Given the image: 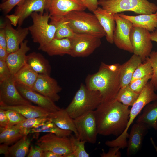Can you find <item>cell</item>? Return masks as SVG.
Listing matches in <instances>:
<instances>
[{"instance_id":"cell-1","label":"cell","mask_w":157,"mask_h":157,"mask_svg":"<svg viewBox=\"0 0 157 157\" xmlns=\"http://www.w3.org/2000/svg\"><path fill=\"white\" fill-rule=\"evenodd\" d=\"M130 109L115 99L101 102L94 110L98 134L119 136L126 128Z\"/></svg>"},{"instance_id":"cell-2","label":"cell","mask_w":157,"mask_h":157,"mask_svg":"<svg viewBox=\"0 0 157 157\" xmlns=\"http://www.w3.org/2000/svg\"><path fill=\"white\" fill-rule=\"evenodd\" d=\"M119 72L111 70L108 64L102 62L97 72L87 76L85 85L89 89L99 92L101 102L114 99L121 88Z\"/></svg>"},{"instance_id":"cell-3","label":"cell","mask_w":157,"mask_h":157,"mask_svg":"<svg viewBox=\"0 0 157 157\" xmlns=\"http://www.w3.org/2000/svg\"><path fill=\"white\" fill-rule=\"evenodd\" d=\"M155 91L153 85L148 82L130 109L129 121L125 130L116 139L106 141L105 144L106 146L110 147H117L122 149L127 147V138L129 135L128 131L129 127L146 105L157 100V94Z\"/></svg>"},{"instance_id":"cell-4","label":"cell","mask_w":157,"mask_h":157,"mask_svg":"<svg viewBox=\"0 0 157 157\" xmlns=\"http://www.w3.org/2000/svg\"><path fill=\"white\" fill-rule=\"evenodd\" d=\"M101 102L99 91L91 90L82 83L65 109L74 119L87 112L94 110Z\"/></svg>"},{"instance_id":"cell-5","label":"cell","mask_w":157,"mask_h":157,"mask_svg":"<svg viewBox=\"0 0 157 157\" xmlns=\"http://www.w3.org/2000/svg\"><path fill=\"white\" fill-rule=\"evenodd\" d=\"M64 16L75 33L88 34L100 38L106 36L105 31L94 14L84 11H73Z\"/></svg>"},{"instance_id":"cell-6","label":"cell","mask_w":157,"mask_h":157,"mask_svg":"<svg viewBox=\"0 0 157 157\" xmlns=\"http://www.w3.org/2000/svg\"><path fill=\"white\" fill-rule=\"evenodd\" d=\"M99 5L113 14L131 11L137 14H150L157 11V6L147 0H99Z\"/></svg>"},{"instance_id":"cell-7","label":"cell","mask_w":157,"mask_h":157,"mask_svg":"<svg viewBox=\"0 0 157 157\" xmlns=\"http://www.w3.org/2000/svg\"><path fill=\"white\" fill-rule=\"evenodd\" d=\"M30 16L33 24L28 28L33 42L39 44V49L54 38L56 28L49 23L50 16L47 11L43 14L34 12Z\"/></svg>"},{"instance_id":"cell-8","label":"cell","mask_w":157,"mask_h":157,"mask_svg":"<svg viewBox=\"0 0 157 157\" xmlns=\"http://www.w3.org/2000/svg\"><path fill=\"white\" fill-rule=\"evenodd\" d=\"M69 39L71 43L70 55L73 57L88 56L101 44L100 38L87 34L75 33Z\"/></svg>"},{"instance_id":"cell-9","label":"cell","mask_w":157,"mask_h":157,"mask_svg":"<svg viewBox=\"0 0 157 157\" xmlns=\"http://www.w3.org/2000/svg\"><path fill=\"white\" fill-rule=\"evenodd\" d=\"M79 140L91 144L96 143L98 134L94 110L74 119Z\"/></svg>"},{"instance_id":"cell-10","label":"cell","mask_w":157,"mask_h":157,"mask_svg":"<svg viewBox=\"0 0 157 157\" xmlns=\"http://www.w3.org/2000/svg\"><path fill=\"white\" fill-rule=\"evenodd\" d=\"M150 33L146 29L133 26L130 31V39L133 53L139 56L142 62L145 60L152 52L153 45Z\"/></svg>"},{"instance_id":"cell-11","label":"cell","mask_w":157,"mask_h":157,"mask_svg":"<svg viewBox=\"0 0 157 157\" xmlns=\"http://www.w3.org/2000/svg\"><path fill=\"white\" fill-rule=\"evenodd\" d=\"M43 151H50L64 156L72 152L69 137H62L51 133L41 136L35 142Z\"/></svg>"},{"instance_id":"cell-12","label":"cell","mask_w":157,"mask_h":157,"mask_svg":"<svg viewBox=\"0 0 157 157\" xmlns=\"http://www.w3.org/2000/svg\"><path fill=\"white\" fill-rule=\"evenodd\" d=\"M116 25L113 32V43L119 48L133 53L130 35L133 27L132 23L128 20L120 16L118 13L114 15Z\"/></svg>"},{"instance_id":"cell-13","label":"cell","mask_w":157,"mask_h":157,"mask_svg":"<svg viewBox=\"0 0 157 157\" xmlns=\"http://www.w3.org/2000/svg\"><path fill=\"white\" fill-rule=\"evenodd\" d=\"M28 104H32V103L24 98L17 90L13 75L0 83V105Z\"/></svg>"},{"instance_id":"cell-14","label":"cell","mask_w":157,"mask_h":157,"mask_svg":"<svg viewBox=\"0 0 157 157\" xmlns=\"http://www.w3.org/2000/svg\"><path fill=\"white\" fill-rule=\"evenodd\" d=\"M32 89L55 102L60 98L58 93L62 88L50 76L38 74Z\"/></svg>"},{"instance_id":"cell-15","label":"cell","mask_w":157,"mask_h":157,"mask_svg":"<svg viewBox=\"0 0 157 157\" xmlns=\"http://www.w3.org/2000/svg\"><path fill=\"white\" fill-rule=\"evenodd\" d=\"M16 88L20 94L25 99L50 113L53 112L61 108L50 99L25 86L15 83Z\"/></svg>"},{"instance_id":"cell-16","label":"cell","mask_w":157,"mask_h":157,"mask_svg":"<svg viewBox=\"0 0 157 157\" xmlns=\"http://www.w3.org/2000/svg\"><path fill=\"white\" fill-rule=\"evenodd\" d=\"M86 8L77 0H48L46 10L50 16H64L73 11H84Z\"/></svg>"},{"instance_id":"cell-17","label":"cell","mask_w":157,"mask_h":157,"mask_svg":"<svg viewBox=\"0 0 157 157\" xmlns=\"http://www.w3.org/2000/svg\"><path fill=\"white\" fill-rule=\"evenodd\" d=\"M149 129L147 125L142 123L136 122L133 125L128 137L126 147L127 156L134 155L140 150Z\"/></svg>"},{"instance_id":"cell-18","label":"cell","mask_w":157,"mask_h":157,"mask_svg":"<svg viewBox=\"0 0 157 157\" xmlns=\"http://www.w3.org/2000/svg\"><path fill=\"white\" fill-rule=\"evenodd\" d=\"M5 23V29L6 36L7 50L9 53L14 52L19 48L20 44L24 40L28 34V28L18 27L15 29L10 21L6 20Z\"/></svg>"},{"instance_id":"cell-19","label":"cell","mask_w":157,"mask_h":157,"mask_svg":"<svg viewBox=\"0 0 157 157\" xmlns=\"http://www.w3.org/2000/svg\"><path fill=\"white\" fill-rule=\"evenodd\" d=\"M48 0H25L17 6L14 14L18 15L19 18L18 26H21L24 20L33 12L44 13L46 10Z\"/></svg>"},{"instance_id":"cell-20","label":"cell","mask_w":157,"mask_h":157,"mask_svg":"<svg viewBox=\"0 0 157 157\" xmlns=\"http://www.w3.org/2000/svg\"><path fill=\"white\" fill-rule=\"evenodd\" d=\"M28 40H24L16 51L9 53L6 62L11 74L14 75L26 64L27 53L30 50Z\"/></svg>"},{"instance_id":"cell-21","label":"cell","mask_w":157,"mask_h":157,"mask_svg":"<svg viewBox=\"0 0 157 157\" xmlns=\"http://www.w3.org/2000/svg\"><path fill=\"white\" fill-rule=\"evenodd\" d=\"M93 12L106 33L107 41L113 43V34L116 26L115 14L101 7H98Z\"/></svg>"},{"instance_id":"cell-22","label":"cell","mask_w":157,"mask_h":157,"mask_svg":"<svg viewBox=\"0 0 157 157\" xmlns=\"http://www.w3.org/2000/svg\"><path fill=\"white\" fill-rule=\"evenodd\" d=\"M71 43L68 38L58 39L54 38L50 42L38 49L46 52L49 56L70 55Z\"/></svg>"},{"instance_id":"cell-23","label":"cell","mask_w":157,"mask_h":157,"mask_svg":"<svg viewBox=\"0 0 157 157\" xmlns=\"http://www.w3.org/2000/svg\"><path fill=\"white\" fill-rule=\"evenodd\" d=\"M0 108L5 110H11L16 111L22 114L26 119L49 117L51 113L40 107L32 104L14 106L0 105Z\"/></svg>"},{"instance_id":"cell-24","label":"cell","mask_w":157,"mask_h":157,"mask_svg":"<svg viewBox=\"0 0 157 157\" xmlns=\"http://www.w3.org/2000/svg\"><path fill=\"white\" fill-rule=\"evenodd\" d=\"M142 62L141 57L134 54L128 61L121 65L119 78L121 88L129 85L135 71Z\"/></svg>"},{"instance_id":"cell-25","label":"cell","mask_w":157,"mask_h":157,"mask_svg":"<svg viewBox=\"0 0 157 157\" xmlns=\"http://www.w3.org/2000/svg\"><path fill=\"white\" fill-rule=\"evenodd\" d=\"M119 15L129 20L133 26L146 29L152 32L157 28V17L155 13L150 14H141L137 16H130L124 14Z\"/></svg>"},{"instance_id":"cell-26","label":"cell","mask_w":157,"mask_h":157,"mask_svg":"<svg viewBox=\"0 0 157 157\" xmlns=\"http://www.w3.org/2000/svg\"><path fill=\"white\" fill-rule=\"evenodd\" d=\"M49 117L50 120L58 127L63 130L71 131L74 133L75 137L77 136V132L74 119L70 116L65 109L60 108L51 113Z\"/></svg>"},{"instance_id":"cell-27","label":"cell","mask_w":157,"mask_h":157,"mask_svg":"<svg viewBox=\"0 0 157 157\" xmlns=\"http://www.w3.org/2000/svg\"><path fill=\"white\" fill-rule=\"evenodd\" d=\"M26 63L38 74L50 76L51 65L48 60L41 54L33 52L28 54Z\"/></svg>"},{"instance_id":"cell-28","label":"cell","mask_w":157,"mask_h":157,"mask_svg":"<svg viewBox=\"0 0 157 157\" xmlns=\"http://www.w3.org/2000/svg\"><path fill=\"white\" fill-rule=\"evenodd\" d=\"M142 113L138 116L136 122L145 124L149 128L157 130V100L146 105Z\"/></svg>"},{"instance_id":"cell-29","label":"cell","mask_w":157,"mask_h":157,"mask_svg":"<svg viewBox=\"0 0 157 157\" xmlns=\"http://www.w3.org/2000/svg\"><path fill=\"white\" fill-rule=\"evenodd\" d=\"M50 21L49 23L54 25L56 29L54 38L61 39L71 38L74 33L69 25L65 16H50Z\"/></svg>"},{"instance_id":"cell-30","label":"cell","mask_w":157,"mask_h":157,"mask_svg":"<svg viewBox=\"0 0 157 157\" xmlns=\"http://www.w3.org/2000/svg\"><path fill=\"white\" fill-rule=\"evenodd\" d=\"M38 75L26 63L14 75L16 83L32 89Z\"/></svg>"},{"instance_id":"cell-31","label":"cell","mask_w":157,"mask_h":157,"mask_svg":"<svg viewBox=\"0 0 157 157\" xmlns=\"http://www.w3.org/2000/svg\"><path fill=\"white\" fill-rule=\"evenodd\" d=\"M26 135L21 129L15 125L6 128L0 127V143L8 145L15 143Z\"/></svg>"},{"instance_id":"cell-32","label":"cell","mask_w":157,"mask_h":157,"mask_svg":"<svg viewBox=\"0 0 157 157\" xmlns=\"http://www.w3.org/2000/svg\"><path fill=\"white\" fill-rule=\"evenodd\" d=\"M72 132L71 131L60 128L50 120L36 127L31 129L29 131V134L40 133H51L62 137H69L72 135Z\"/></svg>"},{"instance_id":"cell-33","label":"cell","mask_w":157,"mask_h":157,"mask_svg":"<svg viewBox=\"0 0 157 157\" xmlns=\"http://www.w3.org/2000/svg\"><path fill=\"white\" fill-rule=\"evenodd\" d=\"M31 142V140L27 135L24 136L9 147V157H25L28 153Z\"/></svg>"},{"instance_id":"cell-34","label":"cell","mask_w":157,"mask_h":157,"mask_svg":"<svg viewBox=\"0 0 157 157\" xmlns=\"http://www.w3.org/2000/svg\"><path fill=\"white\" fill-rule=\"evenodd\" d=\"M139 94L133 91L128 85L121 88L115 99L124 105L129 107L133 105Z\"/></svg>"},{"instance_id":"cell-35","label":"cell","mask_w":157,"mask_h":157,"mask_svg":"<svg viewBox=\"0 0 157 157\" xmlns=\"http://www.w3.org/2000/svg\"><path fill=\"white\" fill-rule=\"evenodd\" d=\"M50 120L49 117H42L26 119L23 122L15 126L21 129L26 135L29 134L30 130Z\"/></svg>"},{"instance_id":"cell-36","label":"cell","mask_w":157,"mask_h":157,"mask_svg":"<svg viewBox=\"0 0 157 157\" xmlns=\"http://www.w3.org/2000/svg\"><path fill=\"white\" fill-rule=\"evenodd\" d=\"M72 150L75 157H88L89 154L86 151L85 147V141H82L71 135L69 137Z\"/></svg>"},{"instance_id":"cell-37","label":"cell","mask_w":157,"mask_h":157,"mask_svg":"<svg viewBox=\"0 0 157 157\" xmlns=\"http://www.w3.org/2000/svg\"><path fill=\"white\" fill-rule=\"evenodd\" d=\"M152 69L151 63L149 60L146 58L144 63H142L140 64L136 69L131 82L152 74Z\"/></svg>"},{"instance_id":"cell-38","label":"cell","mask_w":157,"mask_h":157,"mask_svg":"<svg viewBox=\"0 0 157 157\" xmlns=\"http://www.w3.org/2000/svg\"><path fill=\"white\" fill-rule=\"evenodd\" d=\"M146 58L149 60L151 66L153 73L150 82L153 85L156 91L157 90V50L152 51Z\"/></svg>"},{"instance_id":"cell-39","label":"cell","mask_w":157,"mask_h":157,"mask_svg":"<svg viewBox=\"0 0 157 157\" xmlns=\"http://www.w3.org/2000/svg\"><path fill=\"white\" fill-rule=\"evenodd\" d=\"M152 74L144 78L135 80L131 82L129 85L130 88L134 92L140 94L150 79Z\"/></svg>"},{"instance_id":"cell-40","label":"cell","mask_w":157,"mask_h":157,"mask_svg":"<svg viewBox=\"0 0 157 157\" xmlns=\"http://www.w3.org/2000/svg\"><path fill=\"white\" fill-rule=\"evenodd\" d=\"M9 121V126L16 125L26 120V119L20 113L11 110H5Z\"/></svg>"},{"instance_id":"cell-41","label":"cell","mask_w":157,"mask_h":157,"mask_svg":"<svg viewBox=\"0 0 157 157\" xmlns=\"http://www.w3.org/2000/svg\"><path fill=\"white\" fill-rule=\"evenodd\" d=\"M25 0H7L0 4V9L5 14H7L15 6L19 5Z\"/></svg>"},{"instance_id":"cell-42","label":"cell","mask_w":157,"mask_h":157,"mask_svg":"<svg viewBox=\"0 0 157 157\" xmlns=\"http://www.w3.org/2000/svg\"><path fill=\"white\" fill-rule=\"evenodd\" d=\"M11 75L6 61L0 60V83L8 78Z\"/></svg>"},{"instance_id":"cell-43","label":"cell","mask_w":157,"mask_h":157,"mask_svg":"<svg viewBox=\"0 0 157 157\" xmlns=\"http://www.w3.org/2000/svg\"><path fill=\"white\" fill-rule=\"evenodd\" d=\"M120 149V147H110L108 152H105L103 151L100 156L101 157H120L121 154Z\"/></svg>"},{"instance_id":"cell-44","label":"cell","mask_w":157,"mask_h":157,"mask_svg":"<svg viewBox=\"0 0 157 157\" xmlns=\"http://www.w3.org/2000/svg\"><path fill=\"white\" fill-rule=\"evenodd\" d=\"M44 151L39 146L31 145L27 157H43Z\"/></svg>"},{"instance_id":"cell-45","label":"cell","mask_w":157,"mask_h":157,"mask_svg":"<svg viewBox=\"0 0 157 157\" xmlns=\"http://www.w3.org/2000/svg\"><path fill=\"white\" fill-rule=\"evenodd\" d=\"M0 47L7 49L6 36L5 29V23L1 22L0 28Z\"/></svg>"},{"instance_id":"cell-46","label":"cell","mask_w":157,"mask_h":157,"mask_svg":"<svg viewBox=\"0 0 157 157\" xmlns=\"http://www.w3.org/2000/svg\"><path fill=\"white\" fill-rule=\"evenodd\" d=\"M83 3L89 11L92 12L98 7V0H83Z\"/></svg>"},{"instance_id":"cell-47","label":"cell","mask_w":157,"mask_h":157,"mask_svg":"<svg viewBox=\"0 0 157 157\" xmlns=\"http://www.w3.org/2000/svg\"><path fill=\"white\" fill-rule=\"evenodd\" d=\"M9 126V121L5 110L0 108V127L6 128Z\"/></svg>"},{"instance_id":"cell-48","label":"cell","mask_w":157,"mask_h":157,"mask_svg":"<svg viewBox=\"0 0 157 157\" xmlns=\"http://www.w3.org/2000/svg\"><path fill=\"white\" fill-rule=\"evenodd\" d=\"M6 17L10 21L11 24L14 26H16L18 24L19 18L18 15L13 14L9 15H7Z\"/></svg>"},{"instance_id":"cell-49","label":"cell","mask_w":157,"mask_h":157,"mask_svg":"<svg viewBox=\"0 0 157 157\" xmlns=\"http://www.w3.org/2000/svg\"><path fill=\"white\" fill-rule=\"evenodd\" d=\"M9 145L4 144L0 145V154H3L5 157H9Z\"/></svg>"},{"instance_id":"cell-50","label":"cell","mask_w":157,"mask_h":157,"mask_svg":"<svg viewBox=\"0 0 157 157\" xmlns=\"http://www.w3.org/2000/svg\"><path fill=\"white\" fill-rule=\"evenodd\" d=\"M9 53L6 49L0 47V60L6 61Z\"/></svg>"},{"instance_id":"cell-51","label":"cell","mask_w":157,"mask_h":157,"mask_svg":"<svg viewBox=\"0 0 157 157\" xmlns=\"http://www.w3.org/2000/svg\"><path fill=\"white\" fill-rule=\"evenodd\" d=\"M43 157H63V156L51 151H44Z\"/></svg>"},{"instance_id":"cell-52","label":"cell","mask_w":157,"mask_h":157,"mask_svg":"<svg viewBox=\"0 0 157 157\" xmlns=\"http://www.w3.org/2000/svg\"><path fill=\"white\" fill-rule=\"evenodd\" d=\"M150 37L152 41L157 42V28L150 33Z\"/></svg>"},{"instance_id":"cell-53","label":"cell","mask_w":157,"mask_h":157,"mask_svg":"<svg viewBox=\"0 0 157 157\" xmlns=\"http://www.w3.org/2000/svg\"><path fill=\"white\" fill-rule=\"evenodd\" d=\"M150 140L153 145L154 147V148L155 149L157 153V146H156V145L155 144L153 141V139L151 137L150 138Z\"/></svg>"},{"instance_id":"cell-54","label":"cell","mask_w":157,"mask_h":157,"mask_svg":"<svg viewBox=\"0 0 157 157\" xmlns=\"http://www.w3.org/2000/svg\"><path fill=\"white\" fill-rule=\"evenodd\" d=\"M77 0L82 2L83 3V0Z\"/></svg>"},{"instance_id":"cell-55","label":"cell","mask_w":157,"mask_h":157,"mask_svg":"<svg viewBox=\"0 0 157 157\" xmlns=\"http://www.w3.org/2000/svg\"><path fill=\"white\" fill-rule=\"evenodd\" d=\"M7 0H2V2H4L6 1Z\"/></svg>"},{"instance_id":"cell-56","label":"cell","mask_w":157,"mask_h":157,"mask_svg":"<svg viewBox=\"0 0 157 157\" xmlns=\"http://www.w3.org/2000/svg\"><path fill=\"white\" fill-rule=\"evenodd\" d=\"M155 14L157 17V11L155 13Z\"/></svg>"}]
</instances>
